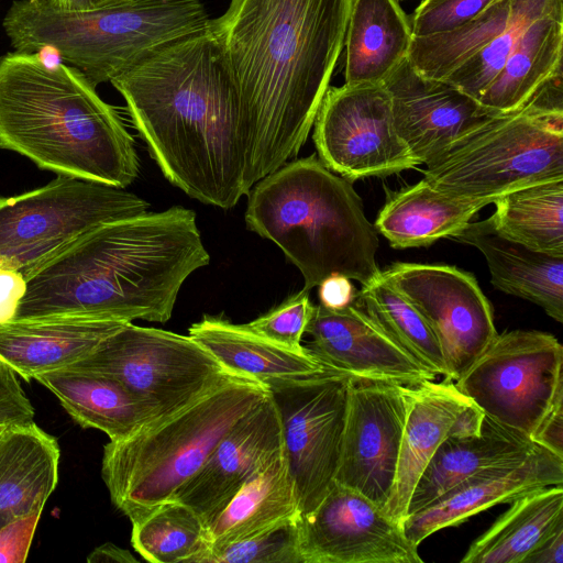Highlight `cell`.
Returning <instances> with one entry per match:
<instances>
[{
    "mask_svg": "<svg viewBox=\"0 0 563 563\" xmlns=\"http://www.w3.org/2000/svg\"><path fill=\"white\" fill-rule=\"evenodd\" d=\"M351 0H231L209 21L236 89L249 194L295 157L342 53Z\"/></svg>",
    "mask_w": 563,
    "mask_h": 563,
    "instance_id": "1",
    "label": "cell"
},
{
    "mask_svg": "<svg viewBox=\"0 0 563 563\" xmlns=\"http://www.w3.org/2000/svg\"><path fill=\"white\" fill-rule=\"evenodd\" d=\"M110 82L172 184L222 209L249 195L239 96L208 26L162 47Z\"/></svg>",
    "mask_w": 563,
    "mask_h": 563,
    "instance_id": "2",
    "label": "cell"
},
{
    "mask_svg": "<svg viewBox=\"0 0 563 563\" xmlns=\"http://www.w3.org/2000/svg\"><path fill=\"white\" fill-rule=\"evenodd\" d=\"M196 213L183 207L98 225L32 267L14 320H169L184 282L209 264Z\"/></svg>",
    "mask_w": 563,
    "mask_h": 563,
    "instance_id": "3",
    "label": "cell"
},
{
    "mask_svg": "<svg viewBox=\"0 0 563 563\" xmlns=\"http://www.w3.org/2000/svg\"><path fill=\"white\" fill-rule=\"evenodd\" d=\"M0 148L57 175L125 188L139 175L134 140L85 76L40 53L0 57Z\"/></svg>",
    "mask_w": 563,
    "mask_h": 563,
    "instance_id": "4",
    "label": "cell"
},
{
    "mask_svg": "<svg viewBox=\"0 0 563 563\" xmlns=\"http://www.w3.org/2000/svg\"><path fill=\"white\" fill-rule=\"evenodd\" d=\"M246 227L274 242L310 290L333 274L368 285L380 274L377 231L351 180L316 155L286 163L251 189Z\"/></svg>",
    "mask_w": 563,
    "mask_h": 563,
    "instance_id": "5",
    "label": "cell"
},
{
    "mask_svg": "<svg viewBox=\"0 0 563 563\" xmlns=\"http://www.w3.org/2000/svg\"><path fill=\"white\" fill-rule=\"evenodd\" d=\"M209 21L200 0H117L85 10L14 0L2 26L15 52H53L97 87Z\"/></svg>",
    "mask_w": 563,
    "mask_h": 563,
    "instance_id": "6",
    "label": "cell"
},
{
    "mask_svg": "<svg viewBox=\"0 0 563 563\" xmlns=\"http://www.w3.org/2000/svg\"><path fill=\"white\" fill-rule=\"evenodd\" d=\"M268 394L236 376L165 419L103 448L101 477L130 521L175 493L206 463L230 429Z\"/></svg>",
    "mask_w": 563,
    "mask_h": 563,
    "instance_id": "7",
    "label": "cell"
},
{
    "mask_svg": "<svg viewBox=\"0 0 563 563\" xmlns=\"http://www.w3.org/2000/svg\"><path fill=\"white\" fill-rule=\"evenodd\" d=\"M424 165L423 178L435 189L487 206L511 190L563 179V130L520 108L490 117Z\"/></svg>",
    "mask_w": 563,
    "mask_h": 563,
    "instance_id": "8",
    "label": "cell"
},
{
    "mask_svg": "<svg viewBox=\"0 0 563 563\" xmlns=\"http://www.w3.org/2000/svg\"><path fill=\"white\" fill-rule=\"evenodd\" d=\"M70 366L118 380L147 408L151 423L240 376L227 371L189 335L132 322Z\"/></svg>",
    "mask_w": 563,
    "mask_h": 563,
    "instance_id": "9",
    "label": "cell"
},
{
    "mask_svg": "<svg viewBox=\"0 0 563 563\" xmlns=\"http://www.w3.org/2000/svg\"><path fill=\"white\" fill-rule=\"evenodd\" d=\"M147 209V201L124 188L62 175L31 191L0 197V265L25 276L91 229Z\"/></svg>",
    "mask_w": 563,
    "mask_h": 563,
    "instance_id": "10",
    "label": "cell"
},
{
    "mask_svg": "<svg viewBox=\"0 0 563 563\" xmlns=\"http://www.w3.org/2000/svg\"><path fill=\"white\" fill-rule=\"evenodd\" d=\"M455 386L485 416L531 439L563 394L562 344L537 330L497 333Z\"/></svg>",
    "mask_w": 563,
    "mask_h": 563,
    "instance_id": "11",
    "label": "cell"
},
{
    "mask_svg": "<svg viewBox=\"0 0 563 563\" xmlns=\"http://www.w3.org/2000/svg\"><path fill=\"white\" fill-rule=\"evenodd\" d=\"M350 376L325 374L265 385L275 402L299 516L311 512L335 483Z\"/></svg>",
    "mask_w": 563,
    "mask_h": 563,
    "instance_id": "12",
    "label": "cell"
},
{
    "mask_svg": "<svg viewBox=\"0 0 563 563\" xmlns=\"http://www.w3.org/2000/svg\"><path fill=\"white\" fill-rule=\"evenodd\" d=\"M312 126L319 159L349 180L419 165L396 132L383 84L329 87Z\"/></svg>",
    "mask_w": 563,
    "mask_h": 563,
    "instance_id": "13",
    "label": "cell"
},
{
    "mask_svg": "<svg viewBox=\"0 0 563 563\" xmlns=\"http://www.w3.org/2000/svg\"><path fill=\"white\" fill-rule=\"evenodd\" d=\"M435 334L456 380L497 335L493 309L475 277L442 264L395 263L382 272Z\"/></svg>",
    "mask_w": 563,
    "mask_h": 563,
    "instance_id": "14",
    "label": "cell"
},
{
    "mask_svg": "<svg viewBox=\"0 0 563 563\" xmlns=\"http://www.w3.org/2000/svg\"><path fill=\"white\" fill-rule=\"evenodd\" d=\"M412 387L349 378L345 426L335 483L383 507L395 481Z\"/></svg>",
    "mask_w": 563,
    "mask_h": 563,
    "instance_id": "15",
    "label": "cell"
},
{
    "mask_svg": "<svg viewBox=\"0 0 563 563\" xmlns=\"http://www.w3.org/2000/svg\"><path fill=\"white\" fill-rule=\"evenodd\" d=\"M302 563H421L400 522L364 495L334 483L298 517Z\"/></svg>",
    "mask_w": 563,
    "mask_h": 563,
    "instance_id": "16",
    "label": "cell"
},
{
    "mask_svg": "<svg viewBox=\"0 0 563 563\" xmlns=\"http://www.w3.org/2000/svg\"><path fill=\"white\" fill-rule=\"evenodd\" d=\"M383 85L390 98L396 132L419 165L494 115L445 80L421 76L408 58Z\"/></svg>",
    "mask_w": 563,
    "mask_h": 563,
    "instance_id": "17",
    "label": "cell"
},
{
    "mask_svg": "<svg viewBox=\"0 0 563 563\" xmlns=\"http://www.w3.org/2000/svg\"><path fill=\"white\" fill-rule=\"evenodd\" d=\"M283 451L279 416L268 391L230 429L202 467L170 500L191 508L207 528L238 490Z\"/></svg>",
    "mask_w": 563,
    "mask_h": 563,
    "instance_id": "18",
    "label": "cell"
},
{
    "mask_svg": "<svg viewBox=\"0 0 563 563\" xmlns=\"http://www.w3.org/2000/svg\"><path fill=\"white\" fill-rule=\"evenodd\" d=\"M306 333L308 351L332 371L405 386L435 379L355 302L338 310L316 306Z\"/></svg>",
    "mask_w": 563,
    "mask_h": 563,
    "instance_id": "19",
    "label": "cell"
},
{
    "mask_svg": "<svg viewBox=\"0 0 563 563\" xmlns=\"http://www.w3.org/2000/svg\"><path fill=\"white\" fill-rule=\"evenodd\" d=\"M553 485H563V459L539 445L523 460L485 468L401 521L416 545L441 529L456 526L489 507Z\"/></svg>",
    "mask_w": 563,
    "mask_h": 563,
    "instance_id": "20",
    "label": "cell"
},
{
    "mask_svg": "<svg viewBox=\"0 0 563 563\" xmlns=\"http://www.w3.org/2000/svg\"><path fill=\"white\" fill-rule=\"evenodd\" d=\"M128 322L87 317L13 320L0 325V361L31 380L82 360Z\"/></svg>",
    "mask_w": 563,
    "mask_h": 563,
    "instance_id": "21",
    "label": "cell"
},
{
    "mask_svg": "<svg viewBox=\"0 0 563 563\" xmlns=\"http://www.w3.org/2000/svg\"><path fill=\"white\" fill-rule=\"evenodd\" d=\"M452 239L484 255L499 290L540 306L563 322V257L530 249L499 233L490 218L470 222Z\"/></svg>",
    "mask_w": 563,
    "mask_h": 563,
    "instance_id": "22",
    "label": "cell"
},
{
    "mask_svg": "<svg viewBox=\"0 0 563 563\" xmlns=\"http://www.w3.org/2000/svg\"><path fill=\"white\" fill-rule=\"evenodd\" d=\"M468 401L451 379L426 380L412 387L395 481L382 507L388 517L400 523L405 519L418 479Z\"/></svg>",
    "mask_w": 563,
    "mask_h": 563,
    "instance_id": "23",
    "label": "cell"
},
{
    "mask_svg": "<svg viewBox=\"0 0 563 563\" xmlns=\"http://www.w3.org/2000/svg\"><path fill=\"white\" fill-rule=\"evenodd\" d=\"M57 440L34 421L0 432V527L43 512L58 483Z\"/></svg>",
    "mask_w": 563,
    "mask_h": 563,
    "instance_id": "24",
    "label": "cell"
},
{
    "mask_svg": "<svg viewBox=\"0 0 563 563\" xmlns=\"http://www.w3.org/2000/svg\"><path fill=\"white\" fill-rule=\"evenodd\" d=\"M188 335L206 349L227 371L264 385L310 378L332 369L306 346L292 350L244 327L218 317L205 316Z\"/></svg>",
    "mask_w": 563,
    "mask_h": 563,
    "instance_id": "25",
    "label": "cell"
},
{
    "mask_svg": "<svg viewBox=\"0 0 563 563\" xmlns=\"http://www.w3.org/2000/svg\"><path fill=\"white\" fill-rule=\"evenodd\" d=\"M52 391L81 428H93L110 441L123 440L152 422L147 408L118 380L67 366L34 377Z\"/></svg>",
    "mask_w": 563,
    "mask_h": 563,
    "instance_id": "26",
    "label": "cell"
},
{
    "mask_svg": "<svg viewBox=\"0 0 563 563\" xmlns=\"http://www.w3.org/2000/svg\"><path fill=\"white\" fill-rule=\"evenodd\" d=\"M536 446L530 438L485 416L481 434L446 437L442 441L417 482L407 516L430 505L473 474L526 459Z\"/></svg>",
    "mask_w": 563,
    "mask_h": 563,
    "instance_id": "27",
    "label": "cell"
},
{
    "mask_svg": "<svg viewBox=\"0 0 563 563\" xmlns=\"http://www.w3.org/2000/svg\"><path fill=\"white\" fill-rule=\"evenodd\" d=\"M412 38L410 20L398 0H351L344 84H383L408 57Z\"/></svg>",
    "mask_w": 563,
    "mask_h": 563,
    "instance_id": "28",
    "label": "cell"
},
{
    "mask_svg": "<svg viewBox=\"0 0 563 563\" xmlns=\"http://www.w3.org/2000/svg\"><path fill=\"white\" fill-rule=\"evenodd\" d=\"M485 206L443 194L422 178L393 194L374 227L395 249L428 246L452 238Z\"/></svg>",
    "mask_w": 563,
    "mask_h": 563,
    "instance_id": "29",
    "label": "cell"
},
{
    "mask_svg": "<svg viewBox=\"0 0 563 563\" xmlns=\"http://www.w3.org/2000/svg\"><path fill=\"white\" fill-rule=\"evenodd\" d=\"M563 10L531 21L478 102L492 114L519 110L536 89L562 67Z\"/></svg>",
    "mask_w": 563,
    "mask_h": 563,
    "instance_id": "30",
    "label": "cell"
},
{
    "mask_svg": "<svg viewBox=\"0 0 563 563\" xmlns=\"http://www.w3.org/2000/svg\"><path fill=\"white\" fill-rule=\"evenodd\" d=\"M298 516L297 495L283 451L260 468L207 526L208 551Z\"/></svg>",
    "mask_w": 563,
    "mask_h": 563,
    "instance_id": "31",
    "label": "cell"
},
{
    "mask_svg": "<svg viewBox=\"0 0 563 563\" xmlns=\"http://www.w3.org/2000/svg\"><path fill=\"white\" fill-rule=\"evenodd\" d=\"M563 527V485L527 493L468 548L462 563H522L545 538Z\"/></svg>",
    "mask_w": 563,
    "mask_h": 563,
    "instance_id": "32",
    "label": "cell"
},
{
    "mask_svg": "<svg viewBox=\"0 0 563 563\" xmlns=\"http://www.w3.org/2000/svg\"><path fill=\"white\" fill-rule=\"evenodd\" d=\"M493 203L495 229L530 249L563 257V179L511 190Z\"/></svg>",
    "mask_w": 563,
    "mask_h": 563,
    "instance_id": "33",
    "label": "cell"
},
{
    "mask_svg": "<svg viewBox=\"0 0 563 563\" xmlns=\"http://www.w3.org/2000/svg\"><path fill=\"white\" fill-rule=\"evenodd\" d=\"M408 355L432 375L449 379L441 345L419 311L382 275L354 301Z\"/></svg>",
    "mask_w": 563,
    "mask_h": 563,
    "instance_id": "34",
    "label": "cell"
},
{
    "mask_svg": "<svg viewBox=\"0 0 563 563\" xmlns=\"http://www.w3.org/2000/svg\"><path fill=\"white\" fill-rule=\"evenodd\" d=\"M131 523V543L147 562L200 563L209 550L203 521L180 501L162 503Z\"/></svg>",
    "mask_w": 563,
    "mask_h": 563,
    "instance_id": "35",
    "label": "cell"
},
{
    "mask_svg": "<svg viewBox=\"0 0 563 563\" xmlns=\"http://www.w3.org/2000/svg\"><path fill=\"white\" fill-rule=\"evenodd\" d=\"M512 3L500 0L454 30L413 36L408 60L421 76L443 80L507 27Z\"/></svg>",
    "mask_w": 563,
    "mask_h": 563,
    "instance_id": "36",
    "label": "cell"
},
{
    "mask_svg": "<svg viewBox=\"0 0 563 563\" xmlns=\"http://www.w3.org/2000/svg\"><path fill=\"white\" fill-rule=\"evenodd\" d=\"M512 1L507 27L443 79L477 101L503 68L525 27L537 18L563 10V0Z\"/></svg>",
    "mask_w": 563,
    "mask_h": 563,
    "instance_id": "37",
    "label": "cell"
},
{
    "mask_svg": "<svg viewBox=\"0 0 563 563\" xmlns=\"http://www.w3.org/2000/svg\"><path fill=\"white\" fill-rule=\"evenodd\" d=\"M298 517L277 522L249 538L210 550L200 563H302Z\"/></svg>",
    "mask_w": 563,
    "mask_h": 563,
    "instance_id": "38",
    "label": "cell"
},
{
    "mask_svg": "<svg viewBox=\"0 0 563 563\" xmlns=\"http://www.w3.org/2000/svg\"><path fill=\"white\" fill-rule=\"evenodd\" d=\"M314 308L309 298V290L302 289L244 327L277 344L301 350V338L306 333Z\"/></svg>",
    "mask_w": 563,
    "mask_h": 563,
    "instance_id": "39",
    "label": "cell"
},
{
    "mask_svg": "<svg viewBox=\"0 0 563 563\" xmlns=\"http://www.w3.org/2000/svg\"><path fill=\"white\" fill-rule=\"evenodd\" d=\"M500 0H423L411 19L417 37L445 33L479 15Z\"/></svg>",
    "mask_w": 563,
    "mask_h": 563,
    "instance_id": "40",
    "label": "cell"
},
{
    "mask_svg": "<svg viewBox=\"0 0 563 563\" xmlns=\"http://www.w3.org/2000/svg\"><path fill=\"white\" fill-rule=\"evenodd\" d=\"M35 409L18 375L0 361V426L33 422Z\"/></svg>",
    "mask_w": 563,
    "mask_h": 563,
    "instance_id": "41",
    "label": "cell"
},
{
    "mask_svg": "<svg viewBox=\"0 0 563 563\" xmlns=\"http://www.w3.org/2000/svg\"><path fill=\"white\" fill-rule=\"evenodd\" d=\"M522 108L563 130L562 67L556 69L536 89Z\"/></svg>",
    "mask_w": 563,
    "mask_h": 563,
    "instance_id": "42",
    "label": "cell"
},
{
    "mask_svg": "<svg viewBox=\"0 0 563 563\" xmlns=\"http://www.w3.org/2000/svg\"><path fill=\"white\" fill-rule=\"evenodd\" d=\"M42 512L0 527V563H24Z\"/></svg>",
    "mask_w": 563,
    "mask_h": 563,
    "instance_id": "43",
    "label": "cell"
},
{
    "mask_svg": "<svg viewBox=\"0 0 563 563\" xmlns=\"http://www.w3.org/2000/svg\"><path fill=\"white\" fill-rule=\"evenodd\" d=\"M26 292V278L16 268L0 265V325L13 321Z\"/></svg>",
    "mask_w": 563,
    "mask_h": 563,
    "instance_id": "44",
    "label": "cell"
},
{
    "mask_svg": "<svg viewBox=\"0 0 563 563\" xmlns=\"http://www.w3.org/2000/svg\"><path fill=\"white\" fill-rule=\"evenodd\" d=\"M531 440L563 459V394L556 396Z\"/></svg>",
    "mask_w": 563,
    "mask_h": 563,
    "instance_id": "45",
    "label": "cell"
},
{
    "mask_svg": "<svg viewBox=\"0 0 563 563\" xmlns=\"http://www.w3.org/2000/svg\"><path fill=\"white\" fill-rule=\"evenodd\" d=\"M351 280L341 274H333L323 279L319 285L320 305L338 310L353 303L357 292Z\"/></svg>",
    "mask_w": 563,
    "mask_h": 563,
    "instance_id": "46",
    "label": "cell"
},
{
    "mask_svg": "<svg viewBox=\"0 0 563 563\" xmlns=\"http://www.w3.org/2000/svg\"><path fill=\"white\" fill-rule=\"evenodd\" d=\"M484 411L473 401H468L456 415L448 437L467 438L482 432Z\"/></svg>",
    "mask_w": 563,
    "mask_h": 563,
    "instance_id": "47",
    "label": "cell"
},
{
    "mask_svg": "<svg viewBox=\"0 0 563 563\" xmlns=\"http://www.w3.org/2000/svg\"><path fill=\"white\" fill-rule=\"evenodd\" d=\"M522 563H563V527L545 538Z\"/></svg>",
    "mask_w": 563,
    "mask_h": 563,
    "instance_id": "48",
    "label": "cell"
},
{
    "mask_svg": "<svg viewBox=\"0 0 563 563\" xmlns=\"http://www.w3.org/2000/svg\"><path fill=\"white\" fill-rule=\"evenodd\" d=\"M88 563H137L133 554L111 542L95 548L87 556Z\"/></svg>",
    "mask_w": 563,
    "mask_h": 563,
    "instance_id": "49",
    "label": "cell"
},
{
    "mask_svg": "<svg viewBox=\"0 0 563 563\" xmlns=\"http://www.w3.org/2000/svg\"><path fill=\"white\" fill-rule=\"evenodd\" d=\"M56 5L64 9L85 10L98 8L117 0H53Z\"/></svg>",
    "mask_w": 563,
    "mask_h": 563,
    "instance_id": "50",
    "label": "cell"
},
{
    "mask_svg": "<svg viewBox=\"0 0 563 563\" xmlns=\"http://www.w3.org/2000/svg\"><path fill=\"white\" fill-rule=\"evenodd\" d=\"M5 426H0V432L2 431V429L4 428Z\"/></svg>",
    "mask_w": 563,
    "mask_h": 563,
    "instance_id": "51",
    "label": "cell"
},
{
    "mask_svg": "<svg viewBox=\"0 0 563 563\" xmlns=\"http://www.w3.org/2000/svg\"><path fill=\"white\" fill-rule=\"evenodd\" d=\"M399 1V0H398Z\"/></svg>",
    "mask_w": 563,
    "mask_h": 563,
    "instance_id": "52",
    "label": "cell"
}]
</instances>
